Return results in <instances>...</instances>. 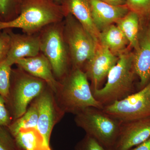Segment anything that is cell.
Returning a JSON list of instances; mask_svg holds the SVG:
<instances>
[{"mask_svg": "<svg viewBox=\"0 0 150 150\" xmlns=\"http://www.w3.org/2000/svg\"><path fill=\"white\" fill-rule=\"evenodd\" d=\"M67 14L63 6L54 0H24L17 17L0 21V31L16 28L25 34H36L48 25L62 21Z\"/></svg>", "mask_w": 150, "mask_h": 150, "instance_id": "obj_1", "label": "cell"}, {"mask_svg": "<svg viewBox=\"0 0 150 150\" xmlns=\"http://www.w3.org/2000/svg\"><path fill=\"white\" fill-rule=\"evenodd\" d=\"M59 83L54 94L58 106L65 113L76 115L90 107L103 108V105L94 97L83 70L71 69Z\"/></svg>", "mask_w": 150, "mask_h": 150, "instance_id": "obj_2", "label": "cell"}, {"mask_svg": "<svg viewBox=\"0 0 150 150\" xmlns=\"http://www.w3.org/2000/svg\"><path fill=\"white\" fill-rule=\"evenodd\" d=\"M118 56V62L108 75L106 83L93 91L95 98L103 106L135 93L134 81L137 74L134 69V54L125 51Z\"/></svg>", "mask_w": 150, "mask_h": 150, "instance_id": "obj_3", "label": "cell"}, {"mask_svg": "<svg viewBox=\"0 0 150 150\" xmlns=\"http://www.w3.org/2000/svg\"><path fill=\"white\" fill-rule=\"evenodd\" d=\"M48 86L45 81L31 76L19 67L12 69L6 104L12 121L24 114L33 100Z\"/></svg>", "mask_w": 150, "mask_h": 150, "instance_id": "obj_4", "label": "cell"}, {"mask_svg": "<svg viewBox=\"0 0 150 150\" xmlns=\"http://www.w3.org/2000/svg\"><path fill=\"white\" fill-rule=\"evenodd\" d=\"M63 20L48 25L38 33L40 52L50 62L54 76L59 81L71 69L63 32Z\"/></svg>", "mask_w": 150, "mask_h": 150, "instance_id": "obj_5", "label": "cell"}, {"mask_svg": "<svg viewBox=\"0 0 150 150\" xmlns=\"http://www.w3.org/2000/svg\"><path fill=\"white\" fill-rule=\"evenodd\" d=\"M75 115L76 125L83 129L86 135L112 149L118 139L121 122L95 107L87 108Z\"/></svg>", "mask_w": 150, "mask_h": 150, "instance_id": "obj_6", "label": "cell"}, {"mask_svg": "<svg viewBox=\"0 0 150 150\" xmlns=\"http://www.w3.org/2000/svg\"><path fill=\"white\" fill-rule=\"evenodd\" d=\"M63 23L64 37L71 69L82 70L93 55L98 43L71 14H67Z\"/></svg>", "mask_w": 150, "mask_h": 150, "instance_id": "obj_7", "label": "cell"}, {"mask_svg": "<svg viewBox=\"0 0 150 150\" xmlns=\"http://www.w3.org/2000/svg\"><path fill=\"white\" fill-rule=\"evenodd\" d=\"M102 110L121 123L150 116V81L139 91L103 106Z\"/></svg>", "mask_w": 150, "mask_h": 150, "instance_id": "obj_8", "label": "cell"}, {"mask_svg": "<svg viewBox=\"0 0 150 150\" xmlns=\"http://www.w3.org/2000/svg\"><path fill=\"white\" fill-rule=\"evenodd\" d=\"M34 100L38 110L37 130L45 145L50 148V139L53 129L65 113L58 106L54 93L48 85Z\"/></svg>", "mask_w": 150, "mask_h": 150, "instance_id": "obj_9", "label": "cell"}, {"mask_svg": "<svg viewBox=\"0 0 150 150\" xmlns=\"http://www.w3.org/2000/svg\"><path fill=\"white\" fill-rule=\"evenodd\" d=\"M118 59V56L99 43H97L93 55L83 67V71L88 79L91 81L92 92L102 87L103 82L107 79L109 72L116 64Z\"/></svg>", "mask_w": 150, "mask_h": 150, "instance_id": "obj_10", "label": "cell"}, {"mask_svg": "<svg viewBox=\"0 0 150 150\" xmlns=\"http://www.w3.org/2000/svg\"><path fill=\"white\" fill-rule=\"evenodd\" d=\"M150 138V116L121 123L112 150H129Z\"/></svg>", "mask_w": 150, "mask_h": 150, "instance_id": "obj_11", "label": "cell"}, {"mask_svg": "<svg viewBox=\"0 0 150 150\" xmlns=\"http://www.w3.org/2000/svg\"><path fill=\"white\" fill-rule=\"evenodd\" d=\"M10 37L9 48L5 60L12 66L19 59L37 56L40 53L38 33L19 34L7 29Z\"/></svg>", "mask_w": 150, "mask_h": 150, "instance_id": "obj_12", "label": "cell"}, {"mask_svg": "<svg viewBox=\"0 0 150 150\" xmlns=\"http://www.w3.org/2000/svg\"><path fill=\"white\" fill-rule=\"evenodd\" d=\"M15 64L31 76L45 81L56 92L60 83L54 76L50 62L41 52L33 57L19 59Z\"/></svg>", "mask_w": 150, "mask_h": 150, "instance_id": "obj_13", "label": "cell"}, {"mask_svg": "<svg viewBox=\"0 0 150 150\" xmlns=\"http://www.w3.org/2000/svg\"><path fill=\"white\" fill-rule=\"evenodd\" d=\"M93 20L99 32L129 12L127 6H115L100 0H89Z\"/></svg>", "mask_w": 150, "mask_h": 150, "instance_id": "obj_14", "label": "cell"}, {"mask_svg": "<svg viewBox=\"0 0 150 150\" xmlns=\"http://www.w3.org/2000/svg\"><path fill=\"white\" fill-rule=\"evenodd\" d=\"M139 48L134 54V65L139 78L140 89L150 81V26L139 35Z\"/></svg>", "mask_w": 150, "mask_h": 150, "instance_id": "obj_15", "label": "cell"}, {"mask_svg": "<svg viewBox=\"0 0 150 150\" xmlns=\"http://www.w3.org/2000/svg\"><path fill=\"white\" fill-rule=\"evenodd\" d=\"M67 13H70L82 25L97 43H99L100 32L93 20L89 0H62Z\"/></svg>", "mask_w": 150, "mask_h": 150, "instance_id": "obj_16", "label": "cell"}, {"mask_svg": "<svg viewBox=\"0 0 150 150\" xmlns=\"http://www.w3.org/2000/svg\"><path fill=\"white\" fill-rule=\"evenodd\" d=\"M99 43L112 53L118 55L126 51L129 41L116 25H108L100 32Z\"/></svg>", "mask_w": 150, "mask_h": 150, "instance_id": "obj_17", "label": "cell"}, {"mask_svg": "<svg viewBox=\"0 0 150 150\" xmlns=\"http://www.w3.org/2000/svg\"><path fill=\"white\" fill-rule=\"evenodd\" d=\"M140 18L138 14L130 11L125 16L115 22L127 38L129 46L134 48L135 51L139 48Z\"/></svg>", "mask_w": 150, "mask_h": 150, "instance_id": "obj_18", "label": "cell"}, {"mask_svg": "<svg viewBox=\"0 0 150 150\" xmlns=\"http://www.w3.org/2000/svg\"><path fill=\"white\" fill-rule=\"evenodd\" d=\"M34 99L29 105L24 114L15 121H12L8 126V129L13 137L23 129H37L38 110Z\"/></svg>", "mask_w": 150, "mask_h": 150, "instance_id": "obj_19", "label": "cell"}, {"mask_svg": "<svg viewBox=\"0 0 150 150\" xmlns=\"http://www.w3.org/2000/svg\"><path fill=\"white\" fill-rule=\"evenodd\" d=\"M24 1L0 0V21H10L17 17Z\"/></svg>", "mask_w": 150, "mask_h": 150, "instance_id": "obj_20", "label": "cell"}, {"mask_svg": "<svg viewBox=\"0 0 150 150\" xmlns=\"http://www.w3.org/2000/svg\"><path fill=\"white\" fill-rule=\"evenodd\" d=\"M12 67L5 59L0 61V96L4 99L6 102L9 91Z\"/></svg>", "mask_w": 150, "mask_h": 150, "instance_id": "obj_21", "label": "cell"}, {"mask_svg": "<svg viewBox=\"0 0 150 150\" xmlns=\"http://www.w3.org/2000/svg\"><path fill=\"white\" fill-rule=\"evenodd\" d=\"M126 6L140 18L150 17V0H126Z\"/></svg>", "mask_w": 150, "mask_h": 150, "instance_id": "obj_22", "label": "cell"}, {"mask_svg": "<svg viewBox=\"0 0 150 150\" xmlns=\"http://www.w3.org/2000/svg\"><path fill=\"white\" fill-rule=\"evenodd\" d=\"M75 150H112L105 146L95 139L86 135L75 146Z\"/></svg>", "mask_w": 150, "mask_h": 150, "instance_id": "obj_23", "label": "cell"}, {"mask_svg": "<svg viewBox=\"0 0 150 150\" xmlns=\"http://www.w3.org/2000/svg\"><path fill=\"white\" fill-rule=\"evenodd\" d=\"M0 150H18L7 127L0 126Z\"/></svg>", "mask_w": 150, "mask_h": 150, "instance_id": "obj_24", "label": "cell"}, {"mask_svg": "<svg viewBox=\"0 0 150 150\" xmlns=\"http://www.w3.org/2000/svg\"><path fill=\"white\" fill-rule=\"evenodd\" d=\"M10 37L7 29L0 31V61L6 57L9 48Z\"/></svg>", "mask_w": 150, "mask_h": 150, "instance_id": "obj_25", "label": "cell"}, {"mask_svg": "<svg viewBox=\"0 0 150 150\" xmlns=\"http://www.w3.org/2000/svg\"><path fill=\"white\" fill-rule=\"evenodd\" d=\"M12 121L4 99L0 96V126L8 127Z\"/></svg>", "mask_w": 150, "mask_h": 150, "instance_id": "obj_26", "label": "cell"}, {"mask_svg": "<svg viewBox=\"0 0 150 150\" xmlns=\"http://www.w3.org/2000/svg\"><path fill=\"white\" fill-rule=\"evenodd\" d=\"M129 150H150V138L146 141Z\"/></svg>", "mask_w": 150, "mask_h": 150, "instance_id": "obj_27", "label": "cell"}, {"mask_svg": "<svg viewBox=\"0 0 150 150\" xmlns=\"http://www.w3.org/2000/svg\"><path fill=\"white\" fill-rule=\"evenodd\" d=\"M109 4L115 6L126 5V0H100Z\"/></svg>", "mask_w": 150, "mask_h": 150, "instance_id": "obj_28", "label": "cell"}, {"mask_svg": "<svg viewBox=\"0 0 150 150\" xmlns=\"http://www.w3.org/2000/svg\"><path fill=\"white\" fill-rule=\"evenodd\" d=\"M56 2L58 3L59 4H61V2H62V0H54Z\"/></svg>", "mask_w": 150, "mask_h": 150, "instance_id": "obj_29", "label": "cell"}, {"mask_svg": "<svg viewBox=\"0 0 150 150\" xmlns=\"http://www.w3.org/2000/svg\"></svg>", "mask_w": 150, "mask_h": 150, "instance_id": "obj_30", "label": "cell"}]
</instances>
